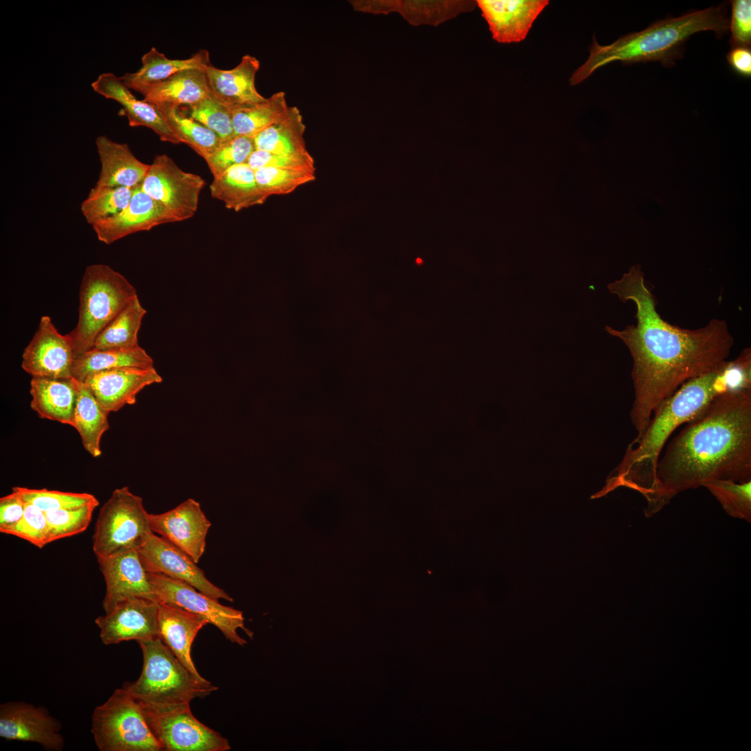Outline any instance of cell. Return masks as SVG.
<instances>
[{
	"label": "cell",
	"mask_w": 751,
	"mask_h": 751,
	"mask_svg": "<svg viewBox=\"0 0 751 751\" xmlns=\"http://www.w3.org/2000/svg\"><path fill=\"white\" fill-rule=\"evenodd\" d=\"M609 291L636 307L635 325L623 330L606 327L621 339L633 358L635 399L631 418L641 433L658 405L688 380L713 371L727 360L734 337L727 322L713 318L697 329H684L664 320L639 265L608 285Z\"/></svg>",
	"instance_id": "6da1fadb"
},
{
	"label": "cell",
	"mask_w": 751,
	"mask_h": 751,
	"mask_svg": "<svg viewBox=\"0 0 751 751\" xmlns=\"http://www.w3.org/2000/svg\"><path fill=\"white\" fill-rule=\"evenodd\" d=\"M711 479L751 480V388L720 394L670 442L657 464L645 516Z\"/></svg>",
	"instance_id": "7a4b0ae2"
},
{
	"label": "cell",
	"mask_w": 751,
	"mask_h": 751,
	"mask_svg": "<svg viewBox=\"0 0 751 751\" xmlns=\"http://www.w3.org/2000/svg\"><path fill=\"white\" fill-rule=\"evenodd\" d=\"M747 369L740 362L727 361L718 369L691 379L655 409L643 431L629 446L626 455L599 498L618 487L639 492L646 504L654 494L656 467L663 448L677 428L697 417L720 394L750 386Z\"/></svg>",
	"instance_id": "3957f363"
},
{
	"label": "cell",
	"mask_w": 751,
	"mask_h": 751,
	"mask_svg": "<svg viewBox=\"0 0 751 751\" xmlns=\"http://www.w3.org/2000/svg\"><path fill=\"white\" fill-rule=\"evenodd\" d=\"M729 29V20L720 7H711L682 16L659 21L647 29L620 38L608 45H600L593 38L587 60L570 79L574 86L596 70L611 62L623 63L659 61L674 63L681 54L684 42L693 34L711 31L718 35Z\"/></svg>",
	"instance_id": "277c9868"
},
{
	"label": "cell",
	"mask_w": 751,
	"mask_h": 751,
	"mask_svg": "<svg viewBox=\"0 0 751 751\" xmlns=\"http://www.w3.org/2000/svg\"><path fill=\"white\" fill-rule=\"evenodd\" d=\"M143 652L141 674L124 686L138 702L156 706L190 704L218 690L195 677L159 636L138 642Z\"/></svg>",
	"instance_id": "5b68a950"
},
{
	"label": "cell",
	"mask_w": 751,
	"mask_h": 751,
	"mask_svg": "<svg viewBox=\"0 0 751 751\" xmlns=\"http://www.w3.org/2000/svg\"><path fill=\"white\" fill-rule=\"evenodd\" d=\"M136 296L135 287L109 266L86 267L80 286L78 322L68 333L75 359L92 348L101 331Z\"/></svg>",
	"instance_id": "8992f818"
},
{
	"label": "cell",
	"mask_w": 751,
	"mask_h": 751,
	"mask_svg": "<svg viewBox=\"0 0 751 751\" xmlns=\"http://www.w3.org/2000/svg\"><path fill=\"white\" fill-rule=\"evenodd\" d=\"M91 733L101 751H161L141 706L123 686L92 715Z\"/></svg>",
	"instance_id": "52a82bcc"
},
{
	"label": "cell",
	"mask_w": 751,
	"mask_h": 751,
	"mask_svg": "<svg viewBox=\"0 0 751 751\" xmlns=\"http://www.w3.org/2000/svg\"><path fill=\"white\" fill-rule=\"evenodd\" d=\"M141 497L128 487L115 489L99 512L92 538L96 557L138 549L151 531Z\"/></svg>",
	"instance_id": "ba28073f"
},
{
	"label": "cell",
	"mask_w": 751,
	"mask_h": 751,
	"mask_svg": "<svg viewBox=\"0 0 751 751\" xmlns=\"http://www.w3.org/2000/svg\"><path fill=\"white\" fill-rule=\"evenodd\" d=\"M153 735L165 751H227L228 740L192 713L190 704L156 706L140 702Z\"/></svg>",
	"instance_id": "9c48e42d"
},
{
	"label": "cell",
	"mask_w": 751,
	"mask_h": 751,
	"mask_svg": "<svg viewBox=\"0 0 751 751\" xmlns=\"http://www.w3.org/2000/svg\"><path fill=\"white\" fill-rule=\"evenodd\" d=\"M148 579L159 603L177 607L198 615L216 627L231 643L243 645L247 641L239 636L243 629L252 638L253 632L244 624L241 611L224 606L191 585L158 573L147 572Z\"/></svg>",
	"instance_id": "30bf717a"
},
{
	"label": "cell",
	"mask_w": 751,
	"mask_h": 751,
	"mask_svg": "<svg viewBox=\"0 0 751 751\" xmlns=\"http://www.w3.org/2000/svg\"><path fill=\"white\" fill-rule=\"evenodd\" d=\"M205 184L200 175L181 170L170 156L163 154L154 158L140 188L175 222H180L194 216Z\"/></svg>",
	"instance_id": "8fae6325"
},
{
	"label": "cell",
	"mask_w": 751,
	"mask_h": 751,
	"mask_svg": "<svg viewBox=\"0 0 751 751\" xmlns=\"http://www.w3.org/2000/svg\"><path fill=\"white\" fill-rule=\"evenodd\" d=\"M137 549L147 572L164 574L184 581L216 599L233 601L224 590L206 577L190 556L165 538L152 532Z\"/></svg>",
	"instance_id": "7c38bea8"
},
{
	"label": "cell",
	"mask_w": 751,
	"mask_h": 751,
	"mask_svg": "<svg viewBox=\"0 0 751 751\" xmlns=\"http://www.w3.org/2000/svg\"><path fill=\"white\" fill-rule=\"evenodd\" d=\"M74 360L69 334H61L49 316H42L34 336L24 350L23 370L32 377L71 378Z\"/></svg>",
	"instance_id": "4fadbf2b"
},
{
	"label": "cell",
	"mask_w": 751,
	"mask_h": 751,
	"mask_svg": "<svg viewBox=\"0 0 751 751\" xmlns=\"http://www.w3.org/2000/svg\"><path fill=\"white\" fill-rule=\"evenodd\" d=\"M159 605L156 600L139 597L118 602L109 612L95 619L102 642L109 645L159 636Z\"/></svg>",
	"instance_id": "5bb4252c"
},
{
	"label": "cell",
	"mask_w": 751,
	"mask_h": 751,
	"mask_svg": "<svg viewBox=\"0 0 751 751\" xmlns=\"http://www.w3.org/2000/svg\"><path fill=\"white\" fill-rule=\"evenodd\" d=\"M151 531L184 551L198 563L205 551L206 538L211 526L200 503L189 498L160 514L148 515Z\"/></svg>",
	"instance_id": "9a60e30c"
},
{
	"label": "cell",
	"mask_w": 751,
	"mask_h": 751,
	"mask_svg": "<svg viewBox=\"0 0 751 751\" xmlns=\"http://www.w3.org/2000/svg\"><path fill=\"white\" fill-rule=\"evenodd\" d=\"M60 725L48 711L22 702L0 706V736L7 740L38 743L48 750L64 747Z\"/></svg>",
	"instance_id": "2e32d148"
},
{
	"label": "cell",
	"mask_w": 751,
	"mask_h": 751,
	"mask_svg": "<svg viewBox=\"0 0 751 751\" xmlns=\"http://www.w3.org/2000/svg\"><path fill=\"white\" fill-rule=\"evenodd\" d=\"M97 560L106 583L102 601L105 613L109 612L118 602L131 597L156 600L137 549L107 557H97Z\"/></svg>",
	"instance_id": "e0dca14e"
},
{
	"label": "cell",
	"mask_w": 751,
	"mask_h": 751,
	"mask_svg": "<svg viewBox=\"0 0 751 751\" xmlns=\"http://www.w3.org/2000/svg\"><path fill=\"white\" fill-rule=\"evenodd\" d=\"M163 380L155 368H118L89 374L83 382L108 414L136 402L145 387Z\"/></svg>",
	"instance_id": "ac0fdd59"
},
{
	"label": "cell",
	"mask_w": 751,
	"mask_h": 751,
	"mask_svg": "<svg viewBox=\"0 0 751 751\" xmlns=\"http://www.w3.org/2000/svg\"><path fill=\"white\" fill-rule=\"evenodd\" d=\"M170 223L175 221L162 206L145 193L139 186L134 189L132 197L122 211L92 227L99 241L110 245L128 235L149 231Z\"/></svg>",
	"instance_id": "d6986e66"
},
{
	"label": "cell",
	"mask_w": 751,
	"mask_h": 751,
	"mask_svg": "<svg viewBox=\"0 0 751 751\" xmlns=\"http://www.w3.org/2000/svg\"><path fill=\"white\" fill-rule=\"evenodd\" d=\"M492 38L501 43L525 39L548 0H479L476 1Z\"/></svg>",
	"instance_id": "ffe728a7"
},
{
	"label": "cell",
	"mask_w": 751,
	"mask_h": 751,
	"mask_svg": "<svg viewBox=\"0 0 751 751\" xmlns=\"http://www.w3.org/2000/svg\"><path fill=\"white\" fill-rule=\"evenodd\" d=\"M95 92L118 102L130 127H145L161 140L172 144L181 142L169 127L161 111L155 104L137 99L120 77L111 72L101 74L91 84Z\"/></svg>",
	"instance_id": "44dd1931"
},
{
	"label": "cell",
	"mask_w": 751,
	"mask_h": 751,
	"mask_svg": "<svg viewBox=\"0 0 751 751\" xmlns=\"http://www.w3.org/2000/svg\"><path fill=\"white\" fill-rule=\"evenodd\" d=\"M259 67V60L249 54L243 56L240 63L230 70L209 65L205 73L211 95L232 109L264 101L266 97L255 86Z\"/></svg>",
	"instance_id": "7402d4cb"
},
{
	"label": "cell",
	"mask_w": 751,
	"mask_h": 751,
	"mask_svg": "<svg viewBox=\"0 0 751 751\" xmlns=\"http://www.w3.org/2000/svg\"><path fill=\"white\" fill-rule=\"evenodd\" d=\"M207 624L208 621L198 615L159 603V637L189 672L201 681L206 679L197 672L191 658V649L197 634Z\"/></svg>",
	"instance_id": "603a6c76"
},
{
	"label": "cell",
	"mask_w": 751,
	"mask_h": 751,
	"mask_svg": "<svg viewBox=\"0 0 751 751\" xmlns=\"http://www.w3.org/2000/svg\"><path fill=\"white\" fill-rule=\"evenodd\" d=\"M95 145L101 163L95 186L134 189L141 184L150 164L138 160L127 143L102 135L97 137Z\"/></svg>",
	"instance_id": "cb8c5ba5"
},
{
	"label": "cell",
	"mask_w": 751,
	"mask_h": 751,
	"mask_svg": "<svg viewBox=\"0 0 751 751\" xmlns=\"http://www.w3.org/2000/svg\"><path fill=\"white\" fill-rule=\"evenodd\" d=\"M78 380L32 377L31 407L40 418L73 425Z\"/></svg>",
	"instance_id": "d4e9b609"
},
{
	"label": "cell",
	"mask_w": 751,
	"mask_h": 751,
	"mask_svg": "<svg viewBox=\"0 0 751 751\" xmlns=\"http://www.w3.org/2000/svg\"><path fill=\"white\" fill-rule=\"evenodd\" d=\"M136 72L126 73L120 79L130 90L143 94L152 86L186 70L204 69L211 64L208 51L201 49L186 59H172L152 47L141 58Z\"/></svg>",
	"instance_id": "484cf974"
},
{
	"label": "cell",
	"mask_w": 751,
	"mask_h": 751,
	"mask_svg": "<svg viewBox=\"0 0 751 751\" xmlns=\"http://www.w3.org/2000/svg\"><path fill=\"white\" fill-rule=\"evenodd\" d=\"M469 1H357V10L374 14L398 12L411 24H438L472 9Z\"/></svg>",
	"instance_id": "4316f807"
},
{
	"label": "cell",
	"mask_w": 751,
	"mask_h": 751,
	"mask_svg": "<svg viewBox=\"0 0 751 751\" xmlns=\"http://www.w3.org/2000/svg\"><path fill=\"white\" fill-rule=\"evenodd\" d=\"M209 190L214 199L236 212L263 204L269 197L259 186L255 171L246 163L234 165L213 178Z\"/></svg>",
	"instance_id": "83f0119b"
},
{
	"label": "cell",
	"mask_w": 751,
	"mask_h": 751,
	"mask_svg": "<svg viewBox=\"0 0 751 751\" xmlns=\"http://www.w3.org/2000/svg\"><path fill=\"white\" fill-rule=\"evenodd\" d=\"M211 95L205 68L190 69L152 86L143 94V99L158 106L189 108Z\"/></svg>",
	"instance_id": "f1b7e54d"
},
{
	"label": "cell",
	"mask_w": 751,
	"mask_h": 751,
	"mask_svg": "<svg viewBox=\"0 0 751 751\" xmlns=\"http://www.w3.org/2000/svg\"><path fill=\"white\" fill-rule=\"evenodd\" d=\"M108 415L88 387L78 380L72 427L79 433L84 449L94 458L102 454L100 442L109 428Z\"/></svg>",
	"instance_id": "f546056e"
},
{
	"label": "cell",
	"mask_w": 751,
	"mask_h": 751,
	"mask_svg": "<svg viewBox=\"0 0 751 751\" xmlns=\"http://www.w3.org/2000/svg\"><path fill=\"white\" fill-rule=\"evenodd\" d=\"M305 125L297 106H289L286 115L254 138L255 150L279 154L309 152L305 140Z\"/></svg>",
	"instance_id": "4dcf8cb0"
},
{
	"label": "cell",
	"mask_w": 751,
	"mask_h": 751,
	"mask_svg": "<svg viewBox=\"0 0 751 751\" xmlns=\"http://www.w3.org/2000/svg\"><path fill=\"white\" fill-rule=\"evenodd\" d=\"M153 359L140 346L128 349H90L74 360L72 377L83 382L90 373L118 368H150Z\"/></svg>",
	"instance_id": "1f68e13d"
},
{
	"label": "cell",
	"mask_w": 751,
	"mask_h": 751,
	"mask_svg": "<svg viewBox=\"0 0 751 751\" xmlns=\"http://www.w3.org/2000/svg\"><path fill=\"white\" fill-rule=\"evenodd\" d=\"M289 108L283 91L275 92L262 102L232 108L235 136L254 138L261 131L283 119Z\"/></svg>",
	"instance_id": "d6a6232c"
},
{
	"label": "cell",
	"mask_w": 751,
	"mask_h": 751,
	"mask_svg": "<svg viewBox=\"0 0 751 751\" xmlns=\"http://www.w3.org/2000/svg\"><path fill=\"white\" fill-rule=\"evenodd\" d=\"M146 313L136 296L101 331L92 348L128 349L138 346V334Z\"/></svg>",
	"instance_id": "836d02e7"
},
{
	"label": "cell",
	"mask_w": 751,
	"mask_h": 751,
	"mask_svg": "<svg viewBox=\"0 0 751 751\" xmlns=\"http://www.w3.org/2000/svg\"><path fill=\"white\" fill-rule=\"evenodd\" d=\"M156 106L181 143L188 145L204 159L222 144L223 140L216 133L181 113L179 108L167 105Z\"/></svg>",
	"instance_id": "e575fe53"
},
{
	"label": "cell",
	"mask_w": 751,
	"mask_h": 751,
	"mask_svg": "<svg viewBox=\"0 0 751 751\" xmlns=\"http://www.w3.org/2000/svg\"><path fill=\"white\" fill-rule=\"evenodd\" d=\"M134 189L95 186L81 204V211L91 226L111 218L128 205Z\"/></svg>",
	"instance_id": "d590c367"
},
{
	"label": "cell",
	"mask_w": 751,
	"mask_h": 751,
	"mask_svg": "<svg viewBox=\"0 0 751 751\" xmlns=\"http://www.w3.org/2000/svg\"><path fill=\"white\" fill-rule=\"evenodd\" d=\"M705 487L718 501L723 510L731 517L751 522V480L737 482L732 480L711 479Z\"/></svg>",
	"instance_id": "8d00e7d4"
},
{
	"label": "cell",
	"mask_w": 751,
	"mask_h": 751,
	"mask_svg": "<svg viewBox=\"0 0 751 751\" xmlns=\"http://www.w3.org/2000/svg\"><path fill=\"white\" fill-rule=\"evenodd\" d=\"M26 503L39 508L44 512L98 504V499L89 493L67 492L47 489H32L14 487Z\"/></svg>",
	"instance_id": "74e56055"
},
{
	"label": "cell",
	"mask_w": 751,
	"mask_h": 751,
	"mask_svg": "<svg viewBox=\"0 0 751 751\" xmlns=\"http://www.w3.org/2000/svg\"><path fill=\"white\" fill-rule=\"evenodd\" d=\"M188 115L216 133L223 142L235 136L232 109L212 95L189 107Z\"/></svg>",
	"instance_id": "f35d334b"
},
{
	"label": "cell",
	"mask_w": 751,
	"mask_h": 751,
	"mask_svg": "<svg viewBox=\"0 0 751 751\" xmlns=\"http://www.w3.org/2000/svg\"><path fill=\"white\" fill-rule=\"evenodd\" d=\"M98 504L45 512L49 543L79 534L88 527Z\"/></svg>",
	"instance_id": "ab89813d"
},
{
	"label": "cell",
	"mask_w": 751,
	"mask_h": 751,
	"mask_svg": "<svg viewBox=\"0 0 751 751\" xmlns=\"http://www.w3.org/2000/svg\"><path fill=\"white\" fill-rule=\"evenodd\" d=\"M255 171L259 186L268 197L291 193L316 179L315 172L312 171L276 168H262Z\"/></svg>",
	"instance_id": "60d3db41"
},
{
	"label": "cell",
	"mask_w": 751,
	"mask_h": 751,
	"mask_svg": "<svg viewBox=\"0 0 751 751\" xmlns=\"http://www.w3.org/2000/svg\"><path fill=\"white\" fill-rule=\"evenodd\" d=\"M255 150L253 138L235 136L223 142L215 152L204 159V161L215 178L234 165L246 163Z\"/></svg>",
	"instance_id": "b9f144b4"
},
{
	"label": "cell",
	"mask_w": 751,
	"mask_h": 751,
	"mask_svg": "<svg viewBox=\"0 0 751 751\" xmlns=\"http://www.w3.org/2000/svg\"><path fill=\"white\" fill-rule=\"evenodd\" d=\"M5 534L22 538L42 549L48 541V524L45 512L33 504L26 503L22 519Z\"/></svg>",
	"instance_id": "7bdbcfd3"
},
{
	"label": "cell",
	"mask_w": 751,
	"mask_h": 751,
	"mask_svg": "<svg viewBox=\"0 0 751 751\" xmlns=\"http://www.w3.org/2000/svg\"><path fill=\"white\" fill-rule=\"evenodd\" d=\"M246 163L254 170L262 168H276L316 172L315 162L309 152L286 154L255 150Z\"/></svg>",
	"instance_id": "ee69618b"
},
{
	"label": "cell",
	"mask_w": 751,
	"mask_h": 751,
	"mask_svg": "<svg viewBox=\"0 0 751 751\" xmlns=\"http://www.w3.org/2000/svg\"><path fill=\"white\" fill-rule=\"evenodd\" d=\"M732 47H750L751 43V1L750 0H734L732 1L730 24Z\"/></svg>",
	"instance_id": "f6af8a7d"
},
{
	"label": "cell",
	"mask_w": 751,
	"mask_h": 751,
	"mask_svg": "<svg viewBox=\"0 0 751 751\" xmlns=\"http://www.w3.org/2000/svg\"><path fill=\"white\" fill-rule=\"evenodd\" d=\"M26 503L16 490L0 499V532L4 533L22 517Z\"/></svg>",
	"instance_id": "bcb514c9"
},
{
	"label": "cell",
	"mask_w": 751,
	"mask_h": 751,
	"mask_svg": "<svg viewBox=\"0 0 751 751\" xmlns=\"http://www.w3.org/2000/svg\"><path fill=\"white\" fill-rule=\"evenodd\" d=\"M731 68L743 77L751 76V50L750 47H732L727 55Z\"/></svg>",
	"instance_id": "7dc6e473"
}]
</instances>
